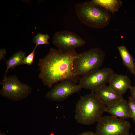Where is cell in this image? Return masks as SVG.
Returning <instances> with one entry per match:
<instances>
[{
    "label": "cell",
    "instance_id": "obj_1",
    "mask_svg": "<svg viewBox=\"0 0 135 135\" xmlns=\"http://www.w3.org/2000/svg\"><path fill=\"white\" fill-rule=\"evenodd\" d=\"M78 54L75 50L65 52L51 48L46 56L39 60V78L50 89L65 80L76 84L79 79L76 72L75 62Z\"/></svg>",
    "mask_w": 135,
    "mask_h": 135
},
{
    "label": "cell",
    "instance_id": "obj_2",
    "mask_svg": "<svg viewBox=\"0 0 135 135\" xmlns=\"http://www.w3.org/2000/svg\"><path fill=\"white\" fill-rule=\"evenodd\" d=\"M106 106L94 93L82 96L76 105L75 119L82 124H94L102 116Z\"/></svg>",
    "mask_w": 135,
    "mask_h": 135
},
{
    "label": "cell",
    "instance_id": "obj_3",
    "mask_svg": "<svg viewBox=\"0 0 135 135\" xmlns=\"http://www.w3.org/2000/svg\"><path fill=\"white\" fill-rule=\"evenodd\" d=\"M75 11L80 22L93 28H103L109 24L111 20L109 12L93 4L90 1L76 4Z\"/></svg>",
    "mask_w": 135,
    "mask_h": 135
},
{
    "label": "cell",
    "instance_id": "obj_4",
    "mask_svg": "<svg viewBox=\"0 0 135 135\" xmlns=\"http://www.w3.org/2000/svg\"><path fill=\"white\" fill-rule=\"evenodd\" d=\"M106 54L96 48L78 53L75 62L76 72L79 77L100 69L102 66Z\"/></svg>",
    "mask_w": 135,
    "mask_h": 135
},
{
    "label": "cell",
    "instance_id": "obj_5",
    "mask_svg": "<svg viewBox=\"0 0 135 135\" xmlns=\"http://www.w3.org/2000/svg\"><path fill=\"white\" fill-rule=\"evenodd\" d=\"M2 88L0 94L12 101L21 100L31 93L32 88L29 85L22 83L16 75H10L0 82Z\"/></svg>",
    "mask_w": 135,
    "mask_h": 135
},
{
    "label": "cell",
    "instance_id": "obj_6",
    "mask_svg": "<svg viewBox=\"0 0 135 135\" xmlns=\"http://www.w3.org/2000/svg\"><path fill=\"white\" fill-rule=\"evenodd\" d=\"M97 122L96 135H129L131 125L126 120L112 116H104Z\"/></svg>",
    "mask_w": 135,
    "mask_h": 135
},
{
    "label": "cell",
    "instance_id": "obj_7",
    "mask_svg": "<svg viewBox=\"0 0 135 135\" xmlns=\"http://www.w3.org/2000/svg\"><path fill=\"white\" fill-rule=\"evenodd\" d=\"M114 73L109 68L99 69L82 76L79 79L78 84L80 88L90 90L95 93L100 88L109 82Z\"/></svg>",
    "mask_w": 135,
    "mask_h": 135
},
{
    "label": "cell",
    "instance_id": "obj_8",
    "mask_svg": "<svg viewBox=\"0 0 135 135\" xmlns=\"http://www.w3.org/2000/svg\"><path fill=\"white\" fill-rule=\"evenodd\" d=\"M52 42L59 50L68 52L84 45L86 41L76 33L64 30L56 32L53 38Z\"/></svg>",
    "mask_w": 135,
    "mask_h": 135
},
{
    "label": "cell",
    "instance_id": "obj_9",
    "mask_svg": "<svg viewBox=\"0 0 135 135\" xmlns=\"http://www.w3.org/2000/svg\"><path fill=\"white\" fill-rule=\"evenodd\" d=\"M81 89L78 84L73 82L64 80L55 84L46 93L45 97L53 101L62 102L74 94L79 93Z\"/></svg>",
    "mask_w": 135,
    "mask_h": 135
},
{
    "label": "cell",
    "instance_id": "obj_10",
    "mask_svg": "<svg viewBox=\"0 0 135 135\" xmlns=\"http://www.w3.org/2000/svg\"><path fill=\"white\" fill-rule=\"evenodd\" d=\"M109 88L117 94L122 96L131 87V81L126 75L114 73L110 81Z\"/></svg>",
    "mask_w": 135,
    "mask_h": 135
},
{
    "label": "cell",
    "instance_id": "obj_11",
    "mask_svg": "<svg viewBox=\"0 0 135 135\" xmlns=\"http://www.w3.org/2000/svg\"><path fill=\"white\" fill-rule=\"evenodd\" d=\"M105 112L118 118L126 120L130 118L128 101L124 98L108 106Z\"/></svg>",
    "mask_w": 135,
    "mask_h": 135
},
{
    "label": "cell",
    "instance_id": "obj_12",
    "mask_svg": "<svg viewBox=\"0 0 135 135\" xmlns=\"http://www.w3.org/2000/svg\"><path fill=\"white\" fill-rule=\"evenodd\" d=\"M94 93L106 106H110L124 98L122 96L112 91L106 85Z\"/></svg>",
    "mask_w": 135,
    "mask_h": 135
},
{
    "label": "cell",
    "instance_id": "obj_13",
    "mask_svg": "<svg viewBox=\"0 0 135 135\" xmlns=\"http://www.w3.org/2000/svg\"><path fill=\"white\" fill-rule=\"evenodd\" d=\"M117 48L124 65L135 76V65L132 56L125 45H121Z\"/></svg>",
    "mask_w": 135,
    "mask_h": 135
},
{
    "label": "cell",
    "instance_id": "obj_14",
    "mask_svg": "<svg viewBox=\"0 0 135 135\" xmlns=\"http://www.w3.org/2000/svg\"><path fill=\"white\" fill-rule=\"evenodd\" d=\"M90 1L113 14L118 12L122 4V2L120 0H92Z\"/></svg>",
    "mask_w": 135,
    "mask_h": 135
},
{
    "label": "cell",
    "instance_id": "obj_15",
    "mask_svg": "<svg viewBox=\"0 0 135 135\" xmlns=\"http://www.w3.org/2000/svg\"><path fill=\"white\" fill-rule=\"evenodd\" d=\"M26 53L22 50L16 52L6 61L5 63L6 68L3 80L6 78L8 70L18 66L24 64L23 61L26 57Z\"/></svg>",
    "mask_w": 135,
    "mask_h": 135
},
{
    "label": "cell",
    "instance_id": "obj_16",
    "mask_svg": "<svg viewBox=\"0 0 135 135\" xmlns=\"http://www.w3.org/2000/svg\"><path fill=\"white\" fill-rule=\"evenodd\" d=\"M50 37L48 34H43L39 33L34 36L32 41L37 47L38 45L48 44V40Z\"/></svg>",
    "mask_w": 135,
    "mask_h": 135
},
{
    "label": "cell",
    "instance_id": "obj_17",
    "mask_svg": "<svg viewBox=\"0 0 135 135\" xmlns=\"http://www.w3.org/2000/svg\"><path fill=\"white\" fill-rule=\"evenodd\" d=\"M128 104L130 118L135 123V100L130 96L128 98Z\"/></svg>",
    "mask_w": 135,
    "mask_h": 135
},
{
    "label": "cell",
    "instance_id": "obj_18",
    "mask_svg": "<svg viewBox=\"0 0 135 135\" xmlns=\"http://www.w3.org/2000/svg\"><path fill=\"white\" fill-rule=\"evenodd\" d=\"M37 47L35 46L33 51L25 57L23 61L24 64L31 66L32 64L34 61L35 51Z\"/></svg>",
    "mask_w": 135,
    "mask_h": 135
},
{
    "label": "cell",
    "instance_id": "obj_19",
    "mask_svg": "<svg viewBox=\"0 0 135 135\" xmlns=\"http://www.w3.org/2000/svg\"><path fill=\"white\" fill-rule=\"evenodd\" d=\"M6 54V50L4 48H1L0 50V60L4 59Z\"/></svg>",
    "mask_w": 135,
    "mask_h": 135
},
{
    "label": "cell",
    "instance_id": "obj_20",
    "mask_svg": "<svg viewBox=\"0 0 135 135\" xmlns=\"http://www.w3.org/2000/svg\"><path fill=\"white\" fill-rule=\"evenodd\" d=\"M130 90L131 93V96H130L135 100V86H132Z\"/></svg>",
    "mask_w": 135,
    "mask_h": 135
},
{
    "label": "cell",
    "instance_id": "obj_21",
    "mask_svg": "<svg viewBox=\"0 0 135 135\" xmlns=\"http://www.w3.org/2000/svg\"><path fill=\"white\" fill-rule=\"evenodd\" d=\"M77 135H96L95 133L92 131H88L83 132Z\"/></svg>",
    "mask_w": 135,
    "mask_h": 135
},
{
    "label": "cell",
    "instance_id": "obj_22",
    "mask_svg": "<svg viewBox=\"0 0 135 135\" xmlns=\"http://www.w3.org/2000/svg\"><path fill=\"white\" fill-rule=\"evenodd\" d=\"M0 135H8L5 133H2V132H1L0 131Z\"/></svg>",
    "mask_w": 135,
    "mask_h": 135
},
{
    "label": "cell",
    "instance_id": "obj_23",
    "mask_svg": "<svg viewBox=\"0 0 135 135\" xmlns=\"http://www.w3.org/2000/svg\"><path fill=\"white\" fill-rule=\"evenodd\" d=\"M130 135H134L132 133Z\"/></svg>",
    "mask_w": 135,
    "mask_h": 135
}]
</instances>
